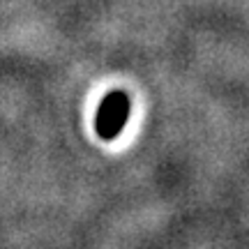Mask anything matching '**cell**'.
Listing matches in <instances>:
<instances>
[{"instance_id": "6da1fadb", "label": "cell", "mask_w": 249, "mask_h": 249, "mask_svg": "<svg viewBox=\"0 0 249 249\" xmlns=\"http://www.w3.org/2000/svg\"><path fill=\"white\" fill-rule=\"evenodd\" d=\"M129 108H132V104L124 92H120V90L108 92L104 102L99 104L97 118H95V129H97L99 139H104V141L116 139L129 118Z\"/></svg>"}]
</instances>
